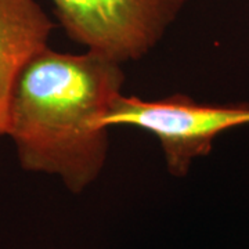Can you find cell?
<instances>
[{
  "mask_svg": "<svg viewBox=\"0 0 249 249\" xmlns=\"http://www.w3.org/2000/svg\"><path fill=\"white\" fill-rule=\"evenodd\" d=\"M124 83L121 64L96 52L36 53L18 75L6 134L22 169L57 175L73 194L89 187L106 165L104 119Z\"/></svg>",
  "mask_w": 249,
  "mask_h": 249,
  "instance_id": "1",
  "label": "cell"
},
{
  "mask_svg": "<svg viewBox=\"0 0 249 249\" xmlns=\"http://www.w3.org/2000/svg\"><path fill=\"white\" fill-rule=\"evenodd\" d=\"M104 124L108 127L127 124L155 134L168 172L181 178L193 160L211 152L219 134L249 124V104H201L180 93L152 101L119 94Z\"/></svg>",
  "mask_w": 249,
  "mask_h": 249,
  "instance_id": "2",
  "label": "cell"
},
{
  "mask_svg": "<svg viewBox=\"0 0 249 249\" xmlns=\"http://www.w3.org/2000/svg\"><path fill=\"white\" fill-rule=\"evenodd\" d=\"M68 37L118 64L137 61L162 40L187 0H52Z\"/></svg>",
  "mask_w": 249,
  "mask_h": 249,
  "instance_id": "3",
  "label": "cell"
},
{
  "mask_svg": "<svg viewBox=\"0 0 249 249\" xmlns=\"http://www.w3.org/2000/svg\"><path fill=\"white\" fill-rule=\"evenodd\" d=\"M54 22L36 0H0V137L7 134L11 94L22 68L47 47Z\"/></svg>",
  "mask_w": 249,
  "mask_h": 249,
  "instance_id": "4",
  "label": "cell"
}]
</instances>
